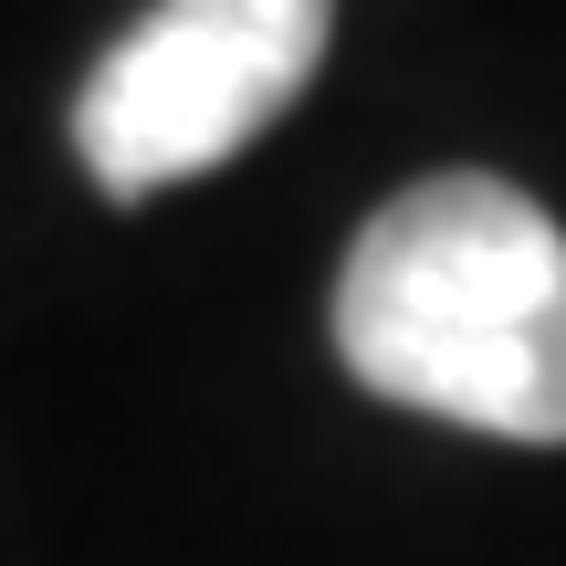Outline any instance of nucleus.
<instances>
[{"instance_id":"1","label":"nucleus","mask_w":566,"mask_h":566,"mask_svg":"<svg viewBox=\"0 0 566 566\" xmlns=\"http://www.w3.org/2000/svg\"><path fill=\"white\" fill-rule=\"evenodd\" d=\"M336 357L357 388L493 441H566V231L493 168L399 189L346 242Z\"/></svg>"},{"instance_id":"2","label":"nucleus","mask_w":566,"mask_h":566,"mask_svg":"<svg viewBox=\"0 0 566 566\" xmlns=\"http://www.w3.org/2000/svg\"><path fill=\"white\" fill-rule=\"evenodd\" d=\"M336 0H158L74 95V158L105 200L210 179L315 84Z\"/></svg>"}]
</instances>
